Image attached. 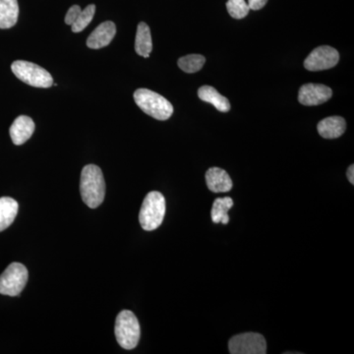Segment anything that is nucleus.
<instances>
[{"instance_id": "13", "label": "nucleus", "mask_w": 354, "mask_h": 354, "mask_svg": "<svg viewBox=\"0 0 354 354\" xmlns=\"http://www.w3.org/2000/svg\"><path fill=\"white\" fill-rule=\"evenodd\" d=\"M319 134L325 139H337L344 134L346 129V120L341 116H330L318 123Z\"/></svg>"}, {"instance_id": "18", "label": "nucleus", "mask_w": 354, "mask_h": 354, "mask_svg": "<svg viewBox=\"0 0 354 354\" xmlns=\"http://www.w3.org/2000/svg\"><path fill=\"white\" fill-rule=\"evenodd\" d=\"M232 207H234V200L232 198H216L211 212L213 223L227 225L230 223V216L227 213Z\"/></svg>"}, {"instance_id": "23", "label": "nucleus", "mask_w": 354, "mask_h": 354, "mask_svg": "<svg viewBox=\"0 0 354 354\" xmlns=\"http://www.w3.org/2000/svg\"><path fill=\"white\" fill-rule=\"evenodd\" d=\"M268 0H248V6L251 10H260L267 4Z\"/></svg>"}, {"instance_id": "16", "label": "nucleus", "mask_w": 354, "mask_h": 354, "mask_svg": "<svg viewBox=\"0 0 354 354\" xmlns=\"http://www.w3.org/2000/svg\"><path fill=\"white\" fill-rule=\"evenodd\" d=\"M135 50L141 57L148 58L153 50L152 35L146 23L141 22L137 28L136 39H135Z\"/></svg>"}, {"instance_id": "10", "label": "nucleus", "mask_w": 354, "mask_h": 354, "mask_svg": "<svg viewBox=\"0 0 354 354\" xmlns=\"http://www.w3.org/2000/svg\"><path fill=\"white\" fill-rule=\"evenodd\" d=\"M116 34L115 24L111 21L102 23L92 32L87 39L88 48L100 50L109 46L113 41Z\"/></svg>"}, {"instance_id": "8", "label": "nucleus", "mask_w": 354, "mask_h": 354, "mask_svg": "<svg viewBox=\"0 0 354 354\" xmlns=\"http://www.w3.org/2000/svg\"><path fill=\"white\" fill-rule=\"evenodd\" d=\"M339 60V53L334 48L328 46H319L305 59L304 67L309 71H321L333 68Z\"/></svg>"}, {"instance_id": "24", "label": "nucleus", "mask_w": 354, "mask_h": 354, "mask_svg": "<svg viewBox=\"0 0 354 354\" xmlns=\"http://www.w3.org/2000/svg\"><path fill=\"white\" fill-rule=\"evenodd\" d=\"M348 179L349 183L354 184V165H351L348 169Z\"/></svg>"}, {"instance_id": "14", "label": "nucleus", "mask_w": 354, "mask_h": 354, "mask_svg": "<svg viewBox=\"0 0 354 354\" xmlns=\"http://www.w3.org/2000/svg\"><path fill=\"white\" fill-rule=\"evenodd\" d=\"M19 17L18 0H0V29H10Z\"/></svg>"}, {"instance_id": "1", "label": "nucleus", "mask_w": 354, "mask_h": 354, "mask_svg": "<svg viewBox=\"0 0 354 354\" xmlns=\"http://www.w3.org/2000/svg\"><path fill=\"white\" fill-rule=\"evenodd\" d=\"M80 192L84 203L91 209H95L104 202L106 183L102 169L97 165L84 167L80 179Z\"/></svg>"}, {"instance_id": "5", "label": "nucleus", "mask_w": 354, "mask_h": 354, "mask_svg": "<svg viewBox=\"0 0 354 354\" xmlns=\"http://www.w3.org/2000/svg\"><path fill=\"white\" fill-rule=\"evenodd\" d=\"M14 75L28 85L36 88H50L53 85V76L43 67L25 60H17L11 65Z\"/></svg>"}, {"instance_id": "21", "label": "nucleus", "mask_w": 354, "mask_h": 354, "mask_svg": "<svg viewBox=\"0 0 354 354\" xmlns=\"http://www.w3.org/2000/svg\"><path fill=\"white\" fill-rule=\"evenodd\" d=\"M227 9L230 15L234 19H243L250 11L245 0H228Z\"/></svg>"}, {"instance_id": "15", "label": "nucleus", "mask_w": 354, "mask_h": 354, "mask_svg": "<svg viewBox=\"0 0 354 354\" xmlns=\"http://www.w3.org/2000/svg\"><path fill=\"white\" fill-rule=\"evenodd\" d=\"M198 97L201 101L213 104L221 113H227L230 111V101L211 86H203L200 88L198 90Z\"/></svg>"}, {"instance_id": "22", "label": "nucleus", "mask_w": 354, "mask_h": 354, "mask_svg": "<svg viewBox=\"0 0 354 354\" xmlns=\"http://www.w3.org/2000/svg\"><path fill=\"white\" fill-rule=\"evenodd\" d=\"M81 12H82V9H81L80 6H73L70 7L68 12H67L66 16H65V23H66L67 25L71 26L75 22Z\"/></svg>"}, {"instance_id": "9", "label": "nucleus", "mask_w": 354, "mask_h": 354, "mask_svg": "<svg viewBox=\"0 0 354 354\" xmlns=\"http://www.w3.org/2000/svg\"><path fill=\"white\" fill-rule=\"evenodd\" d=\"M332 95V88L322 84H305L298 93V102L304 106H319L329 101Z\"/></svg>"}, {"instance_id": "20", "label": "nucleus", "mask_w": 354, "mask_h": 354, "mask_svg": "<svg viewBox=\"0 0 354 354\" xmlns=\"http://www.w3.org/2000/svg\"><path fill=\"white\" fill-rule=\"evenodd\" d=\"M95 12V4H90L86 7L82 12H81L79 17L77 18L75 22L71 25V30L73 32H82L84 29L87 28V26L92 22L93 18H94Z\"/></svg>"}, {"instance_id": "12", "label": "nucleus", "mask_w": 354, "mask_h": 354, "mask_svg": "<svg viewBox=\"0 0 354 354\" xmlns=\"http://www.w3.org/2000/svg\"><path fill=\"white\" fill-rule=\"evenodd\" d=\"M206 183L209 190L214 193L230 192L234 186L227 172L220 167H211L208 169L206 172Z\"/></svg>"}, {"instance_id": "4", "label": "nucleus", "mask_w": 354, "mask_h": 354, "mask_svg": "<svg viewBox=\"0 0 354 354\" xmlns=\"http://www.w3.org/2000/svg\"><path fill=\"white\" fill-rule=\"evenodd\" d=\"M114 333H115L116 341L121 348L127 351L136 348L141 330H140L138 319L135 314L129 310L121 311L116 317Z\"/></svg>"}, {"instance_id": "11", "label": "nucleus", "mask_w": 354, "mask_h": 354, "mask_svg": "<svg viewBox=\"0 0 354 354\" xmlns=\"http://www.w3.org/2000/svg\"><path fill=\"white\" fill-rule=\"evenodd\" d=\"M35 128L36 125L31 118L27 115L18 116L9 129L13 143L17 146L23 145L31 138L32 135L34 134Z\"/></svg>"}, {"instance_id": "2", "label": "nucleus", "mask_w": 354, "mask_h": 354, "mask_svg": "<svg viewBox=\"0 0 354 354\" xmlns=\"http://www.w3.org/2000/svg\"><path fill=\"white\" fill-rule=\"evenodd\" d=\"M134 101L144 113L158 120H167L174 113V106L171 102L148 88L135 91Z\"/></svg>"}, {"instance_id": "7", "label": "nucleus", "mask_w": 354, "mask_h": 354, "mask_svg": "<svg viewBox=\"0 0 354 354\" xmlns=\"http://www.w3.org/2000/svg\"><path fill=\"white\" fill-rule=\"evenodd\" d=\"M228 348L232 354H265L267 353V342L262 335L245 333L232 337Z\"/></svg>"}, {"instance_id": "19", "label": "nucleus", "mask_w": 354, "mask_h": 354, "mask_svg": "<svg viewBox=\"0 0 354 354\" xmlns=\"http://www.w3.org/2000/svg\"><path fill=\"white\" fill-rule=\"evenodd\" d=\"M206 62V58L200 55H189L179 58L177 64L185 73H196L200 71Z\"/></svg>"}, {"instance_id": "3", "label": "nucleus", "mask_w": 354, "mask_h": 354, "mask_svg": "<svg viewBox=\"0 0 354 354\" xmlns=\"http://www.w3.org/2000/svg\"><path fill=\"white\" fill-rule=\"evenodd\" d=\"M165 215V199L162 193L152 191L144 199L140 209L139 221L142 228L147 232L157 230Z\"/></svg>"}, {"instance_id": "17", "label": "nucleus", "mask_w": 354, "mask_h": 354, "mask_svg": "<svg viewBox=\"0 0 354 354\" xmlns=\"http://www.w3.org/2000/svg\"><path fill=\"white\" fill-rule=\"evenodd\" d=\"M18 208V203L13 198H0V232L12 225L17 216Z\"/></svg>"}, {"instance_id": "6", "label": "nucleus", "mask_w": 354, "mask_h": 354, "mask_svg": "<svg viewBox=\"0 0 354 354\" xmlns=\"http://www.w3.org/2000/svg\"><path fill=\"white\" fill-rule=\"evenodd\" d=\"M28 277L29 274L24 265L12 263L0 276V293L8 297H17L27 285Z\"/></svg>"}]
</instances>
